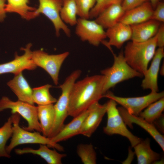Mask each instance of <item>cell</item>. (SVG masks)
<instances>
[{"label": "cell", "mask_w": 164, "mask_h": 164, "mask_svg": "<svg viewBox=\"0 0 164 164\" xmlns=\"http://www.w3.org/2000/svg\"><path fill=\"white\" fill-rule=\"evenodd\" d=\"M136 155L138 164H150L159 160L160 155L152 150L150 146V140L149 138L141 141L134 147Z\"/></svg>", "instance_id": "23"}, {"label": "cell", "mask_w": 164, "mask_h": 164, "mask_svg": "<svg viewBox=\"0 0 164 164\" xmlns=\"http://www.w3.org/2000/svg\"><path fill=\"white\" fill-rule=\"evenodd\" d=\"M149 1V0H122L121 4L123 9L126 11Z\"/></svg>", "instance_id": "34"}, {"label": "cell", "mask_w": 164, "mask_h": 164, "mask_svg": "<svg viewBox=\"0 0 164 164\" xmlns=\"http://www.w3.org/2000/svg\"><path fill=\"white\" fill-rule=\"evenodd\" d=\"M7 84L17 96L18 100L34 104L32 89L22 72L15 75L13 79L8 82Z\"/></svg>", "instance_id": "21"}, {"label": "cell", "mask_w": 164, "mask_h": 164, "mask_svg": "<svg viewBox=\"0 0 164 164\" xmlns=\"http://www.w3.org/2000/svg\"><path fill=\"white\" fill-rule=\"evenodd\" d=\"M106 103L107 121L103 128L104 132L108 135L118 134L125 137L129 140L132 146L134 147L142 139L134 135L128 130L117 108V103L110 99Z\"/></svg>", "instance_id": "7"}, {"label": "cell", "mask_w": 164, "mask_h": 164, "mask_svg": "<svg viewBox=\"0 0 164 164\" xmlns=\"http://www.w3.org/2000/svg\"><path fill=\"white\" fill-rule=\"evenodd\" d=\"M122 0H108V7L110 5L117 3H121Z\"/></svg>", "instance_id": "39"}, {"label": "cell", "mask_w": 164, "mask_h": 164, "mask_svg": "<svg viewBox=\"0 0 164 164\" xmlns=\"http://www.w3.org/2000/svg\"><path fill=\"white\" fill-rule=\"evenodd\" d=\"M6 0H0V22L3 21L6 17Z\"/></svg>", "instance_id": "37"}, {"label": "cell", "mask_w": 164, "mask_h": 164, "mask_svg": "<svg viewBox=\"0 0 164 164\" xmlns=\"http://www.w3.org/2000/svg\"><path fill=\"white\" fill-rule=\"evenodd\" d=\"M151 19L154 20L159 22H164V3L163 2H159L153 11Z\"/></svg>", "instance_id": "33"}, {"label": "cell", "mask_w": 164, "mask_h": 164, "mask_svg": "<svg viewBox=\"0 0 164 164\" xmlns=\"http://www.w3.org/2000/svg\"><path fill=\"white\" fill-rule=\"evenodd\" d=\"M164 64L162 66L160 71V73L161 75L163 76L164 74Z\"/></svg>", "instance_id": "40"}, {"label": "cell", "mask_w": 164, "mask_h": 164, "mask_svg": "<svg viewBox=\"0 0 164 164\" xmlns=\"http://www.w3.org/2000/svg\"><path fill=\"white\" fill-rule=\"evenodd\" d=\"M121 3L112 4L103 10L95 20L104 29H108L120 22L125 11Z\"/></svg>", "instance_id": "20"}, {"label": "cell", "mask_w": 164, "mask_h": 164, "mask_svg": "<svg viewBox=\"0 0 164 164\" xmlns=\"http://www.w3.org/2000/svg\"><path fill=\"white\" fill-rule=\"evenodd\" d=\"M80 70H75L60 85L61 94L54 105L55 119L53 126L48 138L54 136L64 125V122L68 116V108L70 93L73 86L81 74Z\"/></svg>", "instance_id": "5"}, {"label": "cell", "mask_w": 164, "mask_h": 164, "mask_svg": "<svg viewBox=\"0 0 164 164\" xmlns=\"http://www.w3.org/2000/svg\"><path fill=\"white\" fill-rule=\"evenodd\" d=\"M153 10L150 2H145L125 11L119 22L131 26L146 21L151 19Z\"/></svg>", "instance_id": "17"}, {"label": "cell", "mask_w": 164, "mask_h": 164, "mask_svg": "<svg viewBox=\"0 0 164 164\" xmlns=\"http://www.w3.org/2000/svg\"><path fill=\"white\" fill-rule=\"evenodd\" d=\"M32 46L31 43H28L25 48H21L24 51L23 54L19 56L15 53L13 60L0 64V75L10 73L16 75L24 70H35L37 66L32 59V51L31 50Z\"/></svg>", "instance_id": "12"}, {"label": "cell", "mask_w": 164, "mask_h": 164, "mask_svg": "<svg viewBox=\"0 0 164 164\" xmlns=\"http://www.w3.org/2000/svg\"><path fill=\"white\" fill-rule=\"evenodd\" d=\"M77 153L84 164L96 163V153L91 144L79 145L77 147Z\"/></svg>", "instance_id": "30"}, {"label": "cell", "mask_w": 164, "mask_h": 164, "mask_svg": "<svg viewBox=\"0 0 164 164\" xmlns=\"http://www.w3.org/2000/svg\"><path fill=\"white\" fill-rule=\"evenodd\" d=\"M13 133L9 144L6 147V150L10 154L12 150L17 146L24 144H38L46 145L59 151L64 150L63 147L58 143H53L50 138L42 135L38 132H33L26 130L19 126V115L12 114Z\"/></svg>", "instance_id": "4"}, {"label": "cell", "mask_w": 164, "mask_h": 164, "mask_svg": "<svg viewBox=\"0 0 164 164\" xmlns=\"http://www.w3.org/2000/svg\"><path fill=\"white\" fill-rule=\"evenodd\" d=\"M125 124L132 128V124H135L147 132L164 151V137L152 124L149 123L140 117L129 113L122 107L118 108Z\"/></svg>", "instance_id": "14"}, {"label": "cell", "mask_w": 164, "mask_h": 164, "mask_svg": "<svg viewBox=\"0 0 164 164\" xmlns=\"http://www.w3.org/2000/svg\"><path fill=\"white\" fill-rule=\"evenodd\" d=\"M159 2L160 0H149V2H150L154 9Z\"/></svg>", "instance_id": "38"}, {"label": "cell", "mask_w": 164, "mask_h": 164, "mask_svg": "<svg viewBox=\"0 0 164 164\" xmlns=\"http://www.w3.org/2000/svg\"><path fill=\"white\" fill-rule=\"evenodd\" d=\"M7 109H11L12 114L17 113L26 120L28 125L23 127L24 129L41 132L37 115V107L18 100L13 101L3 96L0 100V112Z\"/></svg>", "instance_id": "6"}, {"label": "cell", "mask_w": 164, "mask_h": 164, "mask_svg": "<svg viewBox=\"0 0 164 164\" xmlns=\"http://www.w3.org/2000/svg\"><path fill=\"white\" fill-rule=\"evenodd\" d=\"M89 112L88 108L73 117V119L69 123L64 124L57 134L50 138L52 142L58 143L80 134L83 122Z\"/></svg>", "instance_id": "18"}, {"label": "cell", "mask_w": 164, "mask_h": 164, "mask_svg": "<svg viewBox=\"0 0 164 164\" xmlns=\"http://www.w3.org/2000/svg\"><path fill=\"white\" fill-rule=\"evenodd\" d=\"M106 32L109 41L104 40L102 43L108 48L113 46L120 49L125 42L131 39L132 36L130 26L120 22L107 29Z\"/></svg>", "instance_id": "16"}, {"label": "cell", "mask_w": 164, "mask_h": 164, "mask_svg": "<svg viewBox=\"0 0 164 164\" xmlns=\"http://www.w3.org/2000/svg\"><path fill=\"white\" fill-rule=\"evenodd\" d=\"M164 96V92H151L148 94L135 97H122L115 95L108 91L104 95L121 105L130 113L138 116L140 113L151 103Z\"/></svg>", "instance_id": "8"}, {"label": "cell", "mask_w": 164, "mask_h": 164, "mask_svg": "<svg viewBox=\"0 0 164 164\" xmlns=\"http://www.w3.org/2000/svg\"><path fill=\"white\" fill-rule=\"evenodd\" d=\"M157 46L156 35L146 41H132L125 46L124 56L128 64L143 75L154 56Z\"/></svg>", "instance_id": "2"}, {"label": "cell", "mask_w": 164, "mask_h": 164, "mask_svg": "<svg viewBox=\"0 0 164 164\" xmlns=\"http://www.w3.org/2000/svg\"><path fill=\"white\" fill-rule=\"evenodd\" d=\"M109 49L113 55L114 61L111 67L101 71V74L104 77L103 89L104 94L110 89L119 83L135 77H143L142 74L134 70L128 64L122 51L117 55L111 48Z\"/></svg>", "instance_id": "3"}, {"label": "cell", "mask_w": 164, "mask_h": 164, "mask_svg": "<svg viewBox=\"0 0 164 164\" xmlns=\"http://www.w3.org/2000/svg\"><path fill=\"white\" fill-rule=\"evenodd\" d=\"M156 36L157 46L158 47H164V24H160Z\"/></svg>", "instance_id": "35"}, {"label": "cell", "mask_w": 164, "mask_h": 164, "mask_svg": "<svg viewBox=\"0 0 164 164\" xmlns=\"http://www.w3.org/2000/svg\"><path fill=\"white\" fill-rule=\"evenodd\" d=\"M160 25V22L150 19L130 26L132 32V41L139 42L149 40L156 34Z\"/></svg>", "instance_id": "19"}, {"label": "cell", "mask_w": 164, "mask_h": 164, "mask_svg": "<svg viewBox=\"0 0 164 164\" xmlns=\"http://www.w3.org/2000/svg\"><path fill=\"white\" fill-rule=\"evenodd\" d=\"M46 145L40 144L38 149L26 147L22 149H15V153L18 155L32 154L40 156L48 164H62V159L67 155L58 153L56 150L50 149Z\"/></svg>", "instance_id": "22"}, {"label": "cell", "mask_w": 164, "mask_h": 164, "mask_svg": "<svg viewBox=\"0 0 164 164\" xmlns=\"http://www.w3.org/2000/svg\"><path fill=\"white\" fill-rule=\"evenodd\" d=\"M80 18L88 19L90 11L95 5L97 0H75Z\"/></svg>", "instance_id": "31"}, {"label": "cell", "mask_w": 164, "mask_h": 164, "mask_svg": "<svg viewBox=\"0 0 164 164\" xmlns=\"http://www.w3.org/2000/svg\"><path fill=\"white\" fill-rule=\"evenodd\" d=\"M6 13H16L27 20L36 18L34 11L36 8L30 6L29 0H6Z\"/></svg>", "instance_id": "25"}, {"label": "cell", "mask_w": 164, "mask_h": 164, "mask_svg": "<svg viewBox=\"0 0 164 164\" xmlns=\"http://www.w3.org/2000/svg\"><path fill=\"white\" fill-rule=\"evenodd\" d=\"M139 114V116L148 122L152 123L162 114L164 109V97L151 103Z\"/></svg>", "instance_id": "28"}, {"label": "cell", "mask_w": 164, "mask_h": 164, "mask_svg": "<svg viewBox=\"0 0 164 164\" xmlns=\"http://www.w3.org/2000/svg\"><path fill=\"white\" fill-rule=\"evenodd\" d=\"M12 121L11 116L8 119L3 125L0 128V158H10L11 156L6 150V144L13 133Z\"/></svg>", "instance_id": "29"}, {"label": "cell", "mask_w": 164, "mask_h": 164, "mask_svg": "<svg viewBox=\"0 0 164 164\" xmlns=\"http://www.w3.org/2000/svg\"><path fill=\"white\" fill-rule=\"evenodd\" d=\"M50 84L35 87L32 89V97L34 103L38 105H44L55 103L57 100L50 94Z\"/></svg>", "instance_id": "27"}, {"label": "cell", "mask_w": 164, "mask_h": 164, "mask_svg": "<svg viewBox=\"0 0 164 164\" xmlns=\"http://www.w3.org/2000/svg\"><path fill=\"white\" fill-rule=\"evenodd\" d=\"M39 5L34 11L36 17L42 14L52 22L54 26L56 34L60 36V30H63L68 37L71 35L70 29L61 19L60 12L63 0H39Z\"/></svg>", "instance_id": "10"}, {"label": "cell", "mask_w": 164, "mask_h": 164, "mask_svg": "<svg viewBox=\"0 0 164 164\" xmlns=\"http://www.w3.org/2000/svg\"><path fill=\"white\" fill-rule=\"evenodd\" d=\"M108 0H97L94 7L90 11L89 19L96 18L107 6Z\"/></svg>", "instance_id": "32"}, {"label": "cell", "mask_w": 164, "mask_h": 164, "mask_svg": "<svg viewBox=\"0 0 164 164\" xmlns=\"http://www.w3.org/2000/svg\"><path fill=\"white\" fill-rule=\"evenodd\" d=\"M37 115L43 135L48 137L53 125L55 111L53 104L38 105Z\"/></svg>", "instance_id": "24"}, {"label": "cell", "mask_w": 164, "mask_h": 164, "mask_svg": "<svg viewBox=\"0 0 164 164\" xmlns=\"http://www.w3.org/2000/svg\"><path fill=\"white\" fill-rule=\"evenodd\" d=\"M88 108L89 112L83 122L80 134L89 138L97 129L106 113L107 103L101 104L96 102Z\"/></svg>", "instance_id": "13"}, {"label": "cell", "mask_w": 164, "mask_h": 164, "mask_svg": "<svg viewBox=\"0 0 164 164\" xmlns=\"http://www.w3.org/2000/svg\"><path fill=\"white\" fill-rule=\"evenodd\" d=\"M164 57V47L156 50L151 64L143 75L141 86L143 89H150L151 92H158V73L161 60Z\"/></svg>", "instance_id": "15"}, {"label": "cell", "mask_w": 164, "mask_h": 164, "mask_svg": "<svg viewBox=\"0 0 164 164\" xmlns=\"http://www.w3.org/2000/svg\"><path fill=\"white\" fill-rule=\"evenodd\" d=\"M60 15L62 21L71 26L76 25L78 9L75 0H63Z\"/></svg>", "instance_id": "26"}, {"label": "cell", "mask_w": 164, "mask_h": 164, "mask_svg": "<svg viewBox=\"0 0 164 164\" xmlns=\"http://www.w3.org/2000/svg\"><path fill=\"white\" fill-rule=\"evenodd\" d=\"M69 54L68 52L57 54H49L42 50H39L32 52V59L36 66L45 70L54 83L57 85L61 67Z\"/></svg>", "instance_id": "9"}, {"label": "cell", "mask_w": 164, "mask_h": 164, "mask_svg": "<svg viewBox=\"0 0 164 164\" xmlns=\"http://www.w3.org/2000/svg\"><path fill=\"white\" fill-rule=\"evenodd\" d=\"M164 115L163 114H162L159 118L155 120L152 123L157 129L158 128L160 131L163 133L164 129Z\"/></svg>", "instance_id": "36"}, {"label": "cell", "mask_w": 164, "mask_h": 164, "mask_svg": "<svg viewBox=\"0 0 164 164\" xmlns=\"http://www.w3.org/2000/svg\"><path fill=\"white\" fill-rule=\"evenodd\" d=\"M75 33L81 40L98 46L107 38L104 28L95 20L80 18L76 25Z\"/></svg>", "instance_id": "11"}, {"label": "cell", "mask_w": 164, "mask_h": 164, "mask_svg": "<svg viewBox=\"0 0 164 164\" xmlns=\"http://www.w3.org/2000/svg\"><path fill=\"white\" fill-rule=\"evenodd\" d=\"M104 82L102 74L87 77L76 82L70 94L68 115L75 117L103 97Z\"/></svg>", "instance_id": "1"}]
</instances>
